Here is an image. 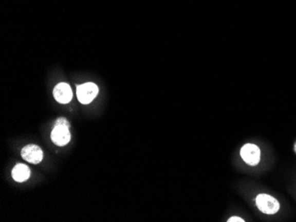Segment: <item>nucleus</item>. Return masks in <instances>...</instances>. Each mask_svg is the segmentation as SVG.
I'll return each mask as SVG.
<instances>
[{"label": "nucleus", "instance_id": "1", "mask_svg": "<svg viewBox=\"0 0 296 222\" xmlns=\"http://www.w3.org/2000/svg\"><path fill=\"white\" fill-rule=\"evenodd\" d=\"M255 203L258 209L265 214H275L280 210L279 201L268 194H259L256 196Z\"/></svg>", "mask_w": 296, "mask_h": 222}, {"label": "nucleus", "instance_id": "2", "mask_svg": "<svg viewBox=\"0 0 296 222\" xmlns=\"http://www.w3.org/2000/svg\"><path fill=\"white\" fill-rule=\"evenodd\" d=\"M99 93V88L94 83H86V84L79 85L77 88V96L80 103L84 105L90 104L92 100L97 97Z\"/></svg>", "mask_w": 296, "mask_h": 222}, {"label": "nucleus", "instance_id": "3", "mask_svg": "<svg viewBox=\"0 0 296 222\" xmlns=\"http://www.w3.org/2000/svg\"><path fill=\"white\" fill-rule=\"evenodd\" d=\"M242 159L249 166H256L261 159V151L257 145L247 144L240 150Z\"/></svg>", "mask_w": 296, "mask_h": 222}, {"label": "nucleus", "instance_id": "4", "mask_svg": "<svg viewBox=\"0 0 296 222\" xmlns=\"http://www.w3.org/2000/svg\"><path fill=\"white\" fill-rule=\"evenodd\" d=\"M51 139L52 143L58 146L68 145L71 140L69 128L66 126H54L51 133Z\"/></svg>", "mask_w": 296, "mask_h": 222}, {"label": "nucleus", "instance_id": "5", "mask_svg": "<svg viewBox=\"0 0 296 222\" xmlns=\"http://www.w3.org/2000/svg\"><path fill=\"white\" fill-rule=\"evenodd\" d=\"M22 157L31 164H39L43 160L42 149L35 145H28L22 150Z\"/></svg>", "mask_w": 296, "mask_h": 222}, {"label": "nucleus", "instance_id": "6", "mask_svg": "<svg viewBox=\"0 0 296 222\" xmlns=\"http://www.w3.org/2000/svg\"><path fill=\"white\" fill-rule=\"evenodd\" d=\"M53 97L59 103H69L73 97L70 86L66 83L57 84L53 90Z\"/></svg>", "mask_w": 296, "mask_h": 222}, {"label": "nucleus", "instance_id": "7", "mask_svg": "<svg viewBox=\"0 0 296 222\" xmlns=\"http://www.w3.org/2000/svg\"><path fill=\"white\" fill-rule=\"evenodd\" d=\"M13 180L18 183H23L30 176V170L28 166L24 164H17L12 171Z\"/></svg>", "mask_w": 296, "mask_h": 222}, {"label": "nucleus", "instance_id": "8", "mask_svg": "<svg viewBox=\"0 0 296 222\" xmlns=\"http://www.w3.org/2000/svg\"><path fill=\"white\" fill-rule=\"evenodd\" d=\"M54 126H66L68 128H70V124L68 123V119L64 117H61L55 120Z\"/></svg>", "mask_w": 296, "mask_h": 222}, {"label": "nucleus", "instance_id": "9", "mask_svg": "<svg viewBox=\"0 0 296 222\" xmlns=\"http://www.w3.org/2000/svg\"><path fill=\"white\" fill-rule=\"evenodd\" d=\"M228 222H244L245 220L242 218H239V217H232V218H230V219L227 220Z\"/></svg>", "mask_w": 296, "mask_h": 222}, {"label": "nucleus", "instance_id": "10", "mask_svg": "<svg viewBox=\"0 0 296 222\" xmlns=\"http://www.w3.org/2000/svg\"><path fill=\"white\" fill-rule=\"evenodd\" d=\"M295 152H296V145H295Z\"/></svg>", "mask_w": 296, "mask_h": 222}]
</instances>
